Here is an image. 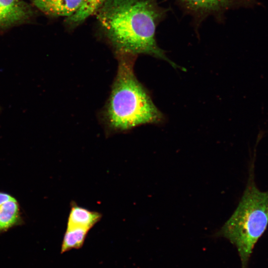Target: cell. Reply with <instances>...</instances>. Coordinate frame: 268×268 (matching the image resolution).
Segmentation results:
<instances>
[{
	"mask_svg": "<svg viewBox=\"0 0 268 268\" xmlns=\"http://www.w3.org/2000/svg\"><path fill=\"white\" fill-rule=\"evenodd\" d=\"M188 10L198 14H209L226 10L242 0H179Z\"/></svg>",
	"mask_w": 268,
	"mask_h": 268,
	"instance_id": "obj_6",
	"label": "cell"
},
{
	"mask_svg": "<svg viewBox=\"0 0 268 268\" xmlns=\"http://www.w3.org/2000/svg\"><path fill=\"white\" fill-rule=\"evenodd\" d=\"M36 13L32 4L24 0H0V34L31 23Z\"/></svg>",
	"mask_w": 268,
	"mask_h": 268,
	"instance_id": "obj_4",
	"label": "cell"
},
{
	"mask_svg": "<svg viewBox=\"0 0 268 268\" xmlns=\"http://www.w3.org/2000/svg\"><path fill=\"white\" fill-rule=\"evenodd\" d=\"M116 54L117 73L102 115L106 126L111 131L124 132L141 125L159 123L163 115L134 74L136 56Z\"/></svg>",
	"mask_w": 268,
	"mask_h": 268,
	"instance_id": "obj_2",
	"label": "cell"
},
{
	"mask_svg": "<svg viewBox=\"0 0 268 268\" xmlns=\"http://www.w3.org/2000/svg\"><path fill=\"white\" fill-rule=\"evenodd\" d=\"M96 13L116 54L149 55L177 67L156 41L157 26L165 14L156 0H105Z\"/></svg>",
	"mask_w": 268,
	"mask_h": 268,
	"instance_id": "obj_1",
	"label": "cell"
},
{
	"mask_svg": "<svg viewBox=\"0 0 268 268\" xmlns=\"http://www.w3.org/2000/svg\"><path fill=\"white\" fill-rule=\"evenodd\" d=\"M31 0L32 1L33 0Z\"/></svg>",
	"mask_w": 268,
	"mask_h": 268,
	"instance_id": "obj_11",
	"label": "cell"
},
{
	"mask_svg": "<svg viewBox=\"0 0 268 268\" xmlns=\"http://www.w3.org/2000/svg\"><path fill=\"white\" fill-rule=\"evenodd\" d=\"M105 0H84L78 10L72 16L67 18V23L72 27L79 25L90 16L96 13Z\"/></svg>",
	"mask_w": 268,
	"mask_h": 268,
	"instance_id": "obj_9",
	"label": "cell"
},
{
	"mask_svg": "<svg viewBox=\"0 0 268 268\" xmlns=\"http://www.w3.org/2000/svg\"><path fill=\"white\" fill-rule=\"evenodd\" d=\"M89 231L83 228L67 227L62 246V253L81 247Z\"/></svg>",
	"mask_w": 268,
	"mask_h": 268,
	"instance_id": "obj_10",
	"label": "cell"
},
{
	"mask_svg": "<svg viewBox=\"0 0 268 268\" xmlns=\"http://www.w3.org/2000/svg\"><path fill=\"white\" fill-rule=\"evenodd\" d=\"M252 172L237 207L216 234L236 246L242 268H247L253 248L268 224V191L257 188Z\"/></svg>",
	"mask_w": 268,
	"mask_h": 268,
	"instance_id": "obj_3",
	"label": "cell"
},
{
	"mask_svg": "<svg viewBox=\"0 0 268 268\" xmlns=\"http://www.w3.org/2000/svg\"><path fill=\"white\" fill-rule=\"evenodd\" d=\"M102 214L78 205L72 201L67 227H77L90 230L102 218Z\"/></svg>",
	"mask_w": 268,
	"mask_h": 268,
	"instance_id": "obj_7",
	"label": "cell"
},
{
	"mask_svg": "<svg viewBox=\"0 0 268 268\" xmlns=\"http://www.w3.org/2000/svg\"><path fill=\"white\" fill-rule=\"evenodd\" d=\"M84 0H33L35 8L51 17H70L81 7Z\"/></svg>",
	"mask_w": 268,
	"mask_h": 268,
	"instance_id": "obj_5",
	"label": "cell"
},
{
	"mask_svg": "<svg viewBox=\"0 0 268 268\" xmlns=\"http://www.w3.org/2000/svg\"><path fill=\"white\" fill-rule=\"evenodd\" d=\"M19 208L10 195L0 192V231L9 228L19 222Z\"/></svg>",
	"mask_w": 268,
	"mask_h": 268,
	"instance_id": "obj_8",
	"label": "cell"
}]
</instances>
